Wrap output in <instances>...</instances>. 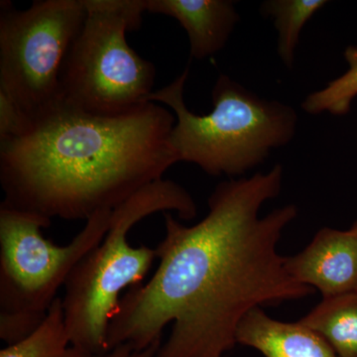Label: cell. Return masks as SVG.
Returning a JSON list of instances; mask_svg holds the SVG:
<instances>
[{
    "label": "cell",
    "instance_id": "obj_14",
    "mask_svg": "<svg viewBox=\"0 0 357 357\" xmlns=\"http://www.w3.org/2000/svg\"><path fill=\"white\" fill-rule=\"evenodd\" d=\"M344 57L349 66V70L328 84L326 88L307 96L303 102V109L307 114H349L351 103L357 96V47L349 46L344 52Z\"/></svg>",
    "mask_w": 357,
    "mask_h": 357
},
{
    "label": "cell",
    "instance_id": "obj_10",
    "mask_svg": "<svg viewBox=\"0 0 357 357\" xmlns=\"http://www.w3.org/2000/svg\"><path fill=\"white\" fill-rule=\"evenodd\" d=\"M237 344L264 357H340L318 333L301 321L270 318L261 307L249 312L238 326Z\"/></svg>",
    "mask_w": 357,
    "mask_h": 357
},
{
    "label": "cell",
    "instance_id": "obj_15",
    "mask_svg": "<svg viewBox=\"0 0 357 357\" xmlns=\"http://www.w3.org/2000/svg\"><path fill=\"white\" fill-rule=\"evenodd\" d=\"M33 128L31 119L6 91L0 89V143L24 137Z\"/></svg>",
    "mask_w": 357,
    "mask_h": 357
},
{
    "label": "cell",
    "instance_id": "obj_12",
    "mask_svg": "<svg viewBox=\"0 0 357 357\" xmlns=\"http://www.w3.org/2000/svg\"><path fill=\"white\" fill-rule=\"evenodd\" d=\"M0 357H93L75 347L66 330L62 299L57 298L42 325L29 337L6 345Z\"/></svg>",
    "mask_w": 357,
    "mask_h": 357
},
{
    "label": "cell",
    "instance_id": "obj_2",
    "mask_svg": "<svg viewBox=\"0 0 357 357\" xmlns=\"http://www.w3.org/2000/svg\"><path fill=\"white\" fill-rule=\"evenodd\" d=\"M175 123L155 102L115 116L62 103L28 135L0 143L2 203L50 220L114 210L178 163Z\"/></svg>",
    "mask_w": 357,
    "mask_h": 357
},
{
    "label": "cell",
    "instance_id": "obj_9",
    "mask_svg": "<svg viewBox=\"0 0 357 357\" xmlns=\"http://www.w3.org/2000/svg\"><path fill=\"white\" fill-rule=\"evenodd\" d=\"M146 11L175 18L187 32L196 60L222 50L238 21L229 0H146Z\"/></svg>",
    "mask_w": 357,
    "mask_h": 357
},
{
    "label": "cell",
    "instance_id": "obj_13",
    "mask_svg": "<svg viewBox=\"0 0 357 357\" xmlns=\"http://www.w3.org/2000/svg\"><path fill=\"white\" fill-rule=\"evenodd\" d=\"M326 3V0H272L263 6L265 13L274 18L279 34L278 54L290 69L303 28Z\"/></svg>",
    "mask_w": 357,
    "mask_h": 357
},
{
    "label": "cell",
    "instance_id": "obj_6",
    "mask_svg": "<svg viewBox=\"0 0 357 357\" xmlns=\"http://www.w3.org/2000/svg\"><path fill=\"white\" fill-rule=\"evenodd\" d=\"M86 20L61 74L62 102L86 114L115 116L146 105L156 69L129 46L146 0H84Z\"/></svg>",
    "mask_w": 357,
    "mask_h": 357
},
{
    "label": "cell",
    "instance_id": "obj_11",
    "mask_svg": "<svg viewBox=\"0 0 357 357\" xmlns=\"http://www.w3.org/2000/svg\"><path fill=\"white\" fill-rule=\"evenodd\" d=\"M340 357H357V293L326 298L300 319Z\"/></svg>",
    "mask_w": 357,
    "mask_h": 357
},
{
    "label": "cell",
    "instance_id": "obj_1",
    "mask_svg": "<svg viewBox=\"0 0 357 357\" xmlns=\"http://www.w3.org/2000/svg\"><path fill=\"white\" fill-rule=\"evenodd\" d=\"M282 178L276 165L220 183L208 215L192 227L164 213L165 237L155 248L158 267L147 283L122 296L107 352L121 344L146 349L161 342L172 324L155 357H225L249 312L312 295L314 289L291 276L277 249L297 208L288 204L259 217L265 202L280 192Z\"/></svg>",
    "mask_w": 357,
    "mask_h": 357
},
{
    "label": "cell",
    "instance_id": "obj_3",
    "mask_svg": "<svg viewBox=\"0 0 357 357\" xmlns=\"http://www.w3.org/2000/svg\"><path fill=\"white\" fill-rule=\"evenodd\" d=\"M171 211L185 220L198 213L191 195L164 178L142 188L112 211L107 234L74 268L61 298L73 345L93 356L107 354V331L121 294L142 283L157 258L155 248L131 246L129 231L148 215Z\"/></svg>",
    "mask_w": 357,
    "mask_h": 357
},
{
    "label": "cell",
    "instance_id": "obj_5",
    "mask_svg": "<svg viewBox=\"0 0 357 357\" xmlns=\"http://www.w3.org/2000/svg\"><path fill=\"white\" fill-rule=\"evenodd\" d=\"M112 211L91 215L60 246L42 234L50 218L0 204V338L7 345L42 325L74 268L107 234Z\"/></svg>",
    "mask_w": 357,
    "mask_h": 357
},
{
    "label": "cell",
    "instance_id": "obj_16",
    "mask_svg": "<svg viewBox=\"0 0 357 357\" xmlns=\"http://www.w3.org/2000/svg\"><path fill=\"white\" fill-rule=\"evenodd\" d=\"M161 344L162 342H157L146 349H136L129 344L117 345L100 357H155Z\"/></svg>",
    "mask_w": 357,
    "mask_h": 357
},
{
    "label": "cell",
    "instance_id": "obj_17",
    "mask_svg": "<svg viewBox=\"0 0 357 357\" xmlns=\"http://www.w3.org/2000/svg\"><path fill=\"white\" fill-rule=\"evenodd\" d=\"M352 227H354V229H357V220H356V222H354V225H352Z\"/></svg>",
    "mask_w": 357,
    "mask_h": 357
},
{
    "label": "cell",
    "instance_id": "obj_4",
    "mask_svg": "<svg viewBox=\"0 0 357 357\" xmlns=\"http://www.w3.org/2000/svg\"><path fill=\"white\" fill-rule=\"evenodd\" d=\"M188 77L189 67L149 96L177 117L171 143L178 162L196 164L208 175H241L292 140L298 121L292 107L258 98L225 75L211 93L213 112L192 114L184 100Z\"/></svg>",
    "mask_w": 357,
    "mask_h": 357
},
{
    "label": "cell",
    "instance_id": "obj_8",
    "mask_svg": "<svg viewBox=\"0 0 357 357\" xmlns=\"http://www.w3.org/2000/svg\"><path fill=\"white\" fill-rule=\"evenodd\" d=\"M286 268L323 299L357 293V229H319L304 250L286 257Z\"/></svg>",
    "mask_w": 357,
    "mask_h": 357
},
{
    "label": "cell",
    "instance_id": "obj_7",
    "mask_svg": "<svg viewBox=\"0 0 357 357\" xmlns=\"http://www.w3.org/2000/svg\"><path fill=\"white\" fill-rule=\"evenodd\" d=\"M86 16L84 0H39L26 10L1 2L0 89L33 122L62 105L63 66Z\"/></svg>",
    "mask_w": 357,
    "mask_h": 357
}]
</instances>
